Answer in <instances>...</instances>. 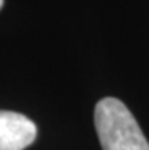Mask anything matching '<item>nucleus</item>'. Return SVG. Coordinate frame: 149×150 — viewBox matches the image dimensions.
<instances>
[{
  "label": "nucleus",
  "mask_w": 149,
  "mask_h": 150,
  "mask_svg": "<svg viewBox=\"0 0 149 150\" xmlns=\"http://www.w3.org/2000/svg\"><path fill=\"white\" fill-rule=\"evenodd\" d=\"M94 126L103 150H149L137 120L119 99L103 97L98 102Z\"/></svg>",
  "instance_id": "f257e3e1"
},
{
  "label": "nucleus",
  "mask_w": 149,
  "mask_h": 150,
  "mask_svg": "<svg viewBox=\"0 0 149 150\" xmlns=\"http://www.w3.org/2000/svg\"><path fill=\"white\" fill-rule=\"evenodd\" d=\"M37 138L35 123L23 114L0 111V150H24Z\"/></svg>",
  "instance_id": "f03ea898"
},
{
  "label": "nucleus",
  "mask_w": 149,
  "mask_h": 150,
  "mask_svg": "<svg viewBox=\"0 0 149 150\" xmlns=\"http://www.w3.org/2000/svg\"><path fill=\"white\" fill-rule=\"evenodd\" d=\"M2 6H3V0H0V9H2Z\"/></svg>",
  "instance_id": "7ed1b4c3"
}]
</instances>
